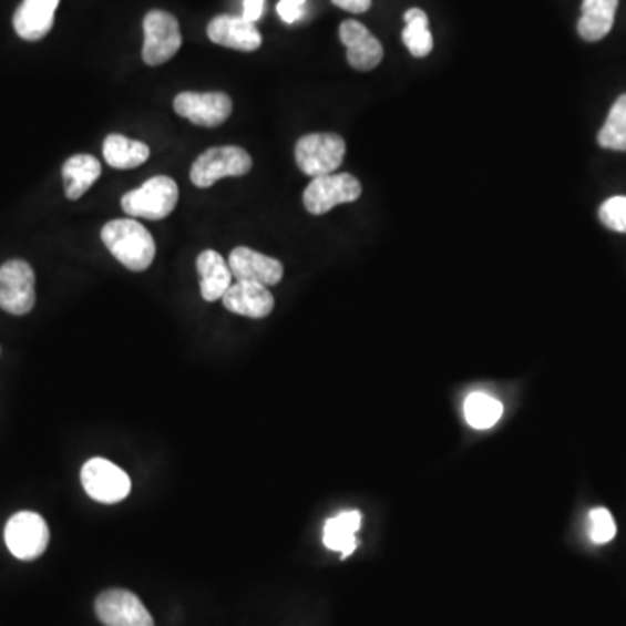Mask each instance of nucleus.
Returning <instances> with one entry per match:
<instances>
[{"instance_id":"obj_1","label":"nucleus","mask_w":626,"mask_h":626,"mask_svg":"<svg viewBox=\"0 0 626 626\" xmlns=\"http://www.w3.org/2000/svg\"><path fill=\"white\" fill-rule=\"evenodd\" d=\"M102 240L127 270L143 271L154 263L155 240L136 219H114L102 228Z\"/></svg>"},{"instance_id":"obj_2","label":"nucleus","mask_w":626,"mask_h":626,"mask_svg":"<svg viewBox=\"0 0 626 626\" xmlns=\"http://www.w3.org/2000/svg\"><path fill=\"white\" fill-rule=\"evenodd\" d=\"M178 185L170 176H155L143 183L136 191L127 192L121 198L125 215L131 218L158 222L173 213L178 204Z\"/></svg>"},{"instance_id":"obj_3","label":"nucleus","mask_w":626,"mask_h":626,"mask_svg":"<svg viewBox=\"0 0 626 626\" xmlns=\"http://www.w3.org/2000/svg\"><path fill=\"white\" fill-rule=\"evenodd\" d=\"M345 154V140L335 133L307 134L299 137L295 148L296 164L311 178L335 173L343 164Z\"/></svg>"},{"instance_id":"obj_4","label":"nucleus","mask_w":626,"mask_h":626,"mask_svg":"<svg viewBox=\"0 0 626 626\" xmlns=\"http://www.w3.org/2000/svg\"><path fill=\"white\" fill-rule=\"evenodd\" d=\"M253 170V158L240 146H216L198 155L192 164L191 179L198 188H209L228 176H244Z\"/></svg>"},{"instance_id":"obj_5","label":"nucleus","mask_w":626,"mask_h":626,"mask_svg":"<svg viewBox=\"0 0 626 626\" xmlns=\"http://www.w3.org/2000/svg\"><path fill=\"white\" fill-rule=\"evenodd\" d=\"M143 32H145L143 61L148 66L164 65L182 48V30L178 20L171 12L158 9L146 12Z\"/></svg>"},{"instance_id":"obj_6","label":"nucleus","mask_w":626,"mask_h":626,"mask_svg":"<svg viewBox=\"0 0 626 626\" xmlns=\"http://www.w3.org/2000/svg\"><path fill=\"white\" fill-rule=\"evenodd\" d=\"M82 488L94 501L114 505L124 501L131 493V479L105 458H91L81 470Z\"/></svg>"},{"instance_id":"obj_7","label":"nucleus","mask_w":626,"mask_h":626,"mask_svg":"<svg viewBox=\"0 0 626 626\" xmlns=\"http://www.w3.org/2000/svg\"><path fill=\"white\" fill-rule=\"evenodd\" d=\"M9 552L20 561H35L48 550L49 527L35 512H18L9 519L4 530Z\"/></svg>"},{"instance_id":"obj_8","label":"nucleus","mask_w":626,"mask_h":626,"mask_svg":"<svg viewBox=\"0 0 626 626\" xmlns=\"http://www.w3.org/2000/svg\"><path fill=\"white\" fill-rule=\"evenodd\" d=\"M362 195V185L352 174H326L311 179L304 194V204L311 215H326L340 204L353 203Z\"/></svg>"},{"instance_id":"obj_9","label":"nucleus","mask_w":626,"mask_h":626,"mask_svg":"<svg viewBox=\"0 0 626 626\" xmlns=\"http://www.w3.org/2000/svg\"><path fill=\"white\" fill-rule=\"evenodd\" d=\"M35 305V274L23 259H9L0 267V308L12 316H27Z\"/></svg>"},{"instance_id":"obj_10","label":"nucleus","mask_w":626,"mask_h":626,"mask_svg":"<svg viewBox=\"0 0 626 626\" xmlns=\"http://www.w3.org/2000/svg\"><path fill=\"white\" fill-rule=\"evenodd\" d=\"M96 616L105 626H155L142 601L130 591L112 588L98 595Z\"/></svg>"},{"instance_id":"obj_11","label":"nucleus","mask_w":626,"mask_h":626,"mask_svg":"<svg viewBox=\"0 0 626 626\" xmlns=\"http://www.w3.org/2000/svg\"><path fill=\"white\" fill-rule=\"evenodd\" d=\"M232 100L225 93H194L186 91L174 98V112L192 124L203 127L222 125L232 115Z\"/></svg>"},{"instance_id":"obj_12","label":"nucleus","mask_w":626,"mask_h":626,"mask_svg":"<svg viewBox=\"0 0 626 626\" xmlns=\"http://www.w3.org/2000/svg\"><path fill=\"white\" fill-rule=\"evenodd\" d=\"M228 267L235 280L277 286L283 280L284 267L279 259L261 255L249 247H235L228 258Z\"/></svg>"},{"instance_id":"obj_13","label":"nucleus","mask_w":626,"mask_h":626,"mask_svg":"<svg viewBox=\"0 0 626 626\" xmlns=\"http://www.w3.org/2000/svg\"><path fill=\"white\" fill-rule=\"evenodd\" d=\"M340 39L347 48L348 63L360 72L376 69L383 60V45L359 21H343L340 27Z\"/></svg>"},{"instance_id":"obj_14","label":"nucleus","mask_w":626,"mask_h":626,"mask_svg":"<svg viewBox=\"0 0 626 626\" xmlns=\"http://www.w3.org/2000/svg\"><path fill=\"white\" fill-rule=\"evenodd\" d=\"M207 37L215 44L244 53H253L263 42L261 33L256 29L255 23L232 14L213 18L207 24Z\"/></svg>"},{"instance_id":"obj_15","label":"nucleus","mask_w":626,"mask_h":626,"mask_svg":"<svg viewBox=\"0 0 626 626\" xmlns=\"http://www.w3.org/2000/svg\"><path fill=\"white\" fill-rule=\"evenodd\" d=\"M223 305L232 314L249 317V319H265L274 310V295L267 286L258 283H243L235 280L230 289L223 296Z\"/></svg>"},{"instance_id":"obj_16","label":"nucleus","mask_w":626,"mask_h":626,"mask_svg":"<svg viewBox=\"0 0 626 626\" xmlns=\"http://www.w3.org/2000/svg\"><path fill=\"white\" fill-rule=\"evenodd\" d=\"M60 0H23L12 24L23 41H41L51 32Z\"/></svg>"},{"instance_id":"obj_17","label":"nucleus","mask_w":626,"mask_h":626,"mask_svg":"<svg viewBox=\"0 0 626 626\" xmlns=\"http://www.w3.org/2000/svg\"><path fill=\"white\" fill-rule=\"evenodd\" d=\"M197 271L201 279V295L209 304L222 299L230 289L234 275L228 263L216 250L206 249L198 255Z\"/></svg>"},{"instance_id":"obj_18","label":"nucleus","mask_w":626,"mask_h":626,"mask_svg":"<svg viewBox=\"0 0 626 626\" xmlns=\"http://www.w3.org/2000/svg\"><path fill=\"white\" fill-rule=\"evenodd\" d=\"M619 0H583L578 33L583 41H603L613 30Z\"/></svg>"},{"instance_id":"obj_19","label":"nucleus","mask_w":626,"mask_h":626,"mask_svg":"<svg viewBox=\"0 0 626 626\" xmlns=\"http://www.w3.org/2000/svg\"><path fill=\"white\" fill-rule=\"evenodd\" d=\"M102 176V164L90 154H78L63 164L65 195L70 201H78Z\"/></svg>"},{"instance_id":"obj_20","label":"nucleus","mask_w":626,"mask_h":626,"mask_svg":"<svg viewBox=\"0 0 626 626\" xmlns=\"http://www.w3.org/2000/svg\"><path fill=\"white\" fill-rule=\"evenodd\" d=\"M360 524H362V515L357 510L329 519L324 525V545L335 552H341L343 555L341 558H347L356 552V533L360 530Z\"/></svg>"},{"instance_id":"obj_21","label":"nucleus","mask_w":626,"mask_h":626,"mask_svg":"<svg viewBox=\"0 0 626 626\" xmlns=\"http://www.w3.org/2000/svg\"><path fill=\"white\" fill-rule=\"evenodd\" d=\"M103 157L114 170H134L148 161L150 148L146 143L130 140L122 134H110L103 143Z\"/></svg>"},{"instance_id":"obj_22","label":"nucleus","mask_w":626,"mask_h":626,"mask_svg":"<svg viewBox=\"0 0 626 626\" xmlns=\"http://www.w3.org/2000/svg\"><path fill=\"white\" fill-rule=\"evenodd\" d=\"M406 29L402 32V41L409 53L414 58H424L432 53L433 37L429 30V17L421 9H409L404 14Z\"/></svg>"},{"instance_id":"obj_23","label":"nucleus","mask_w":626,"mask_h":626,"mask_svg":"<svg viewBox=\"0 0 626 626\" xmlns=\"http://www.w3.org/2000/svg\"><path fill=\"white\" fill-rule=\"evenodd\" d=\"M503 417V404L485 393H472L465 402V418L478 430L493 429Z\"/></svg>"},{"instance_id":"obj_24","label":"nucleus","mask_w":626,"mask_h":626,"mask_svg":"<svg viewBox=\"0 0 626 626\" xmlns=\"http://www.w3.org/2000/svg\"><path fill=\"white\" fill-rule=\"evenodd\" d=\"M598 145L615 152H626V93L610 106L606 124L597 136Z\"/></svg>"},{"instance_id":"obj_25","label":"nucleus","mask_w":626,"mask_h":626,"mask_svg":"<svg viewBox=\"0 0 626 626\" xmlns=\"http://www.w3.org/2000/svg\"><path fill=\"white\" fill-rule=\"evenodd\" d=\"M588 522H591L588 534H591V540L595 545H606V543L615 540L618 530H616V522L609 510L604 509V506L591 510Z\"/></svg>"},{"instance_id":"obj_26","label":"nucleus","mask_w":626,"mask_h":626,"mask_svg":"<svg viewBox=\"0 0 626 626\" xmlns=\"http://www.w3.org/2000/svg\"><path fill=\"white\" fill-rule=\"evenodd\" d=\"M598 218L603 222L604 227L609 228V230L626 234L625 195L607 198L606 203L598 209Z\"/></svg>"},{"instance_id":"obj_27","label":"nucleus","mask_w":626,"mask_h":626,"mask_svg":"<svg viewBox=\"0 0 626 626\" xmlns=\"http://www.w3.org/2000/svg\"><path fill=\"white\" fill-rule=\"evenodd\" d=\"M305 6H307V0H280L277 12L284 23L293 24L304 18Z\"/></svg>"},{"instance_id":"obj_28","label":"nucleus","mask_w":626,"mask_h":626,"mask_svg":"<svg viewBox=\"0 0 626 626\" xmlns=\"http://www.w3.org/2000/svg\"><path fill=\"white\" fill-rule=\"evenodd\" d=\"M265 11V0H244V20L256 23Z\"/></svg>"},{"instance_id":"obj_29","label":"nucleus","mask_w":626,"mask_h":626,"mask_svg":"<svg viewBox=\"0 0 626 626\" xmlns=\"http://www.w3.org/2000/svg\"><path fill=\"white\" fill-rule=\"evenodd\" d=\"M332 4L348 12H366L371 9L372 0H332Z\"/></svg>"}]
</instances>
